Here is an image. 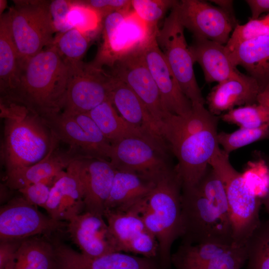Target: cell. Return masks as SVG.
Instances as JSON below:
<instances>
[{"label":"cell","mask_w":269,"mask_h":269,"mask_svg":"<svg viewBox=\"0 0 269 269\" xmlns=\"http://www.w3.org/2000/svg\"><path fill=\"white\" fill-rule=\"evenodd\" d=\"M260 92V87L254 78L238 71L218 83L208 94L206 102L208 110L217 116L236 106L257 104Z\"/></svg>","instance_id":"22"},{"label":"cell","mask_w":269,"mask_h":269,"mask_svg":"<svg viewBox=\"0 0 269 269\" xmlns=\"http://www.w3.org/2000/svg\"><path fill=\"white\" fill-rule=\"evenodd\" d=\"M66 227L73 242L87 257L120 252L104 216L84 211L70 220Z\"/></svg>","instance_id":"20"},{"label":"cell","mask_w":269,"mask_h":269,"mask_svg":"<svg viewBox=\"0 0 269 269\" xmlns=\"http://www.w3.org/2000/svg\"><path fill=\"white\" fill-rule=\"evenodd\" d=\"M82 158L72 161L52 185L44 209L52 219L68 222L84 211V192L80 177Z\"/></svg>","instance_id":"19"},{"label":"cell","mask_w":269,"mask_h":269,"mask_svg":"<svg viewBox=\"0 0 269 269\" xmlns=\"http://www.w3.org/2000/svg\"><path fill=\"white\" fill-rule=\"evenodd\" d=\"M156 182L136 174L116 170L105 210H125L145 199Z\"/></svg>","instance_id":"29"},{"label":"cell","mask_w":269,"mask_h":269,"mask_svg":"<svg viewBox=\"0 0 269 269\" xmlns=\"http://www.w3.org/2000/svg\"><path fill=\"white\" fill-rule=\"evenodd\" d=\"M246 245L247 269H269V222L261 223Z\"/></svg>","instance_id":"36"},{"label":"cell","mask_w":269,"mask_h":269,"mask_svg":"<svg viewBox=\"0 0 269 269\" xmlns=\"http://www.w3.org/2000/svg\"><path fill=\"white\" fill-rule=\"evenodd\" d=\"M147 66L158 89L166 113L184 116L192 109L190 101L182 91L153 36L142 48Z\"/></svg>","instance_id":"18"},{"label":"cell","mask_w":269,"mask_h":269,"mask_svg":"<svg viewBox=\"0 0 269 269\" xmlns=\"http://www.w3.org/2000/svg\"><path fill=\"white\" fill-rule=\"evenodd\" d=\"M64 62L68 67V81L63 113L86 114L109 100L113 79L110 73L91 62Z\"/></svg>","instance_id":"10"},{"label":"cell","mask_w":269,"mask_h":269,"mask_svg":"<svg viewBox=\"0 0 269 269\" xmlns=\"http://www.w3.org/2000/svg\"><path fill=\"white\" fill-rule=\"evenodd\" d=\"M184 28L194 38L226 44L236 23L235 18L205 1L182 0L174 6Z\"/></svg>","instance_id":"14"},{"label":"cell","mask_w":269,"mask_h":269,"mask_svg":"<svg viewBox=\"0 0 269 269\" xmlns=\"http://www.w3.org/2000/svg\"><path fill=\"white\" fill-rule=\"evenodd\" d=\"M269 135V125L255 129L240 128L230 133H218L217 139L223 150L229 154L236 149L247 145Z\"/></svg>","instance_id":"37"},{"label":"cell","mask_w":269,"mask_h":269,"mask_svg":"<svg viewBox=\"0 0 269 269\" xmlns=\"http://www.w3.org/2000/svg\"><path fill=\"white\" fill-rule=\"evenodd\" d=\"M217 125H211L181 141L171 149L177 159L174 167L182 188L197 185L220 147L217 139Z\"/></svg>","instance_id":"13"},{"label":"cell","mask_w":269,"mask_h":269,"mask_svg":"<svg viewBox=\"0 0 269 269\" xmlns=\"http://www.w3.org/2000/svg\"><path fill=\"white\" fill-rule=\"evenodd\" d=\"M57 177L28 185L18 190L27 201L36 207L44 209L51 188Z\"/></svg>","instance_id":"41"},{"label":"cell","mask_w":269,"mask_h":269,"mask_svg":"<svg viewBox=\"0 0 269 269\" xmlns=\"http://www.w3.org/2000/svg\"><path fill=\"white\" fill-rule=\"evenodd\" d=\"M59 142L69 151L83 157L109 161L112 144L86 114L67 115L60 112L41 118Z\"/></svg>","instance_id":"9"},{"label":"cell","mask_w":269,"mask_h":269,"mask_svg":"<svg viewBox=\"0 0 269 269\" xmlns=\"http://www.w3.org/2000/svg\"><path fill=\"white\" fill-rule=\"evenodd\" d=\"M246 2L251 11V19H258L262 13L269 11V0H247Z\"/></svg>","instance_id":"45"},{"label":"cell","mask_w":269,"mask_h":269,"mask_svg":"<svg viewBox=\"0 0 269 269\" xmlns=\"http://www.w3.org/2000/svg\"><path fill=\"white\" fill-rule=\"evenodd\" d=\"M59 142L37 115L29 112L17 119H4L1 159L6 173L41 161Z\"/></svg>","instance_id":"4"},{"label":"cell","mask_w":269,"mask_h":269,"mask_svg":"<svg viewBox=\"0 0 269 269\" xmlns=\"http://www.w3.org/2000/svg\"><path fill=\"white\" fill-rule=\"evenodd\" d=\"M21 73V60L14 43L7 12L0 18V103H6L17 89Z\"/></svg>","instance_id":"27"},{"label":"cell","mask_w":269,"mask_h":269,"mask_svg":"<svg viewBox=\"0 0 269 269\" xmlns=\"http://www.w3.org/2000/svg\"><path fill=\"white\" fill-rule=\"evenodd\" d=\"M49 4L47 0H17L7 11L21 62L53 45L55 31Z\"/></svg>","instance_id":"7"},{"label":"cell","mask_w":269,"mask_h":269,"mask_svg":"<svg viewBox=\"0 0 269 269\" xmlns=\"http://www.w3.org/2000/svg\"><path fill=\"white\" fill-rule=\"evenodd\" d=\"M181 208V243L233 244L225 187L210 165L196 186L182 189Z\"/></svg>","instance_id":"1"},{"label":"cell","mask_w":269,"mask_h":269,"mask_svg":"<svg viewBox=\"0 0 269 269\" xmlns=\"http://www.w3.org/2000/svg\"><path fill=\"white\" fill-rule=\"evenodd\" d=\"M54 259L53 242L47 236H35L22 241L12 269H51Z\"/></svg>","instance_id":"32"},{"label":"cell","mask_w":269,"mask_h":269,"mask_svg":"<svg viewBox=\"0 0 269 269\" xmlns=\"http://www.w3.org/2000/svg\"><path fill=\"white\" fill-rule=\"evenodd\" d=\"M263 18L265 19L266 22L268 23V24L269 25V13L268 14L266 15L265 17H263Z\"/></svg>","instance_id":"49"},{"label":"cell","mask_w":269,"mask_h":269,"mask_svg":"<svg viewBox=\"0 0 269 269\" xmlns=\"http://www.w3.org/2000/svg\"><path fill=\"white\" fill-rule=\"evenodd\" d=\"M81 157L69 150L51 151L41 161L6 173V186L17 191L28 185L55 178L73 160Z\"/></svg>","instance_id":"24"},{"label":"cell","mask_w":269,"mask_h":269,"mask_svg":"<svg viewBox=\"0 0 269 269\" xmlns=\"http://www.w3.org/2000/svg\"><path fill=\"white\" fill-rule=\"evenodd\" d=\"M23 240L0 242V269H12L18 249Z\"/></svg>","instance_id":"44"},{"label":"cell","mask_w":269,"mask_h":269,"mask_svg":"<svg viewBox=\"0 0 269 269\" xmlns=\"http://www.w3.org/2000/svg\"><path fill=\"white\" fill-rule=\"evenodd\" d=\"M72 2L71 0L49 1V11L54 29L57 33H63L72 28L68 20V14Z\"/></svg>","instance_id":"42"},{"label":"cell","mask_w":269,"mask_h":269,"mask_svg":"<svg viewBox=\"0 0 269 269\" xmlns=\"http://www.w3.org/2000/svg\"><path fill=\"white\" fill-rule=\"evenodd\" d=\"M158 29L156 40L179 86L192 105H204L205 101L196 80L194 63L184 35V28L173 7Z\"/></svg>","instance_id":"8"},{"label":"cell","mask_w":269,"mask_h":269,"mask_svg":"<svg viewBox=\"0 0 269 269\" xmlns=\"http://www.w3.org/2000/svg\"><path fill=\"white\" fill-rule=\"evenodd\" d=\"M217 116L212 114L204 105H192L191 111L184 116L168 114L160 127L162 139L171 149L187 137L211 125L218 124Z\"/></svg>","instance_id":"26"},{"label":"cell","mask_w":269,"mask_h":269,"mask_svg":"<svg viewBox=\"0 0 269 269\" xmlns=\"http://www.w3.org/2000/svg\"><path fill=\"white\" fill-rule=\"evenodd\" d=\"M229 154L219 148L209 165L223 182L226 193L233 230V244L246 246L260 226V201L243 175L231 164Z\"/></svg>","instance_id":"5"},{"label":"cell","mask_w":269,"mask_h":269,"mask_svg":"<svg viewBox=\"0 0 269 269\" xmlns=\"http://www.w3.org/2000/svg\"><path fill=\"white\" fill-rule=\"evenodd\" d=\"M112 77L109 101L120 115L129 123L160 144L167 146L156 122L141 101L126 84Z\"/></svg>","instance_id":"23"},{"label":"cell","mask_w":269,"mask_h":269,"mask_svg":"<svg viewBox=\"0 0 269 269\" xmlns=\"http://www.w3.org/2000/svg\"><path fill=\"white\" fill-rule=\"evenodd\" d=\"M178 0H132V8L136 14L151 29L157 31V23L166 11L172 9Z\"/></svg>","instance_id":"38"},{"label":"cell","mask_w":269,"mask_h":269,"mask_svg":"<svg viewBox=\"0 0 269 269\" xmlns=\"http://www.w3.org/2000/svg\"><path fill=\"white\" fill-rule=\"evenodd\" d=\"M157 32L132 8L113 12L103 19L102 42L91 62L98 68L106 66L111 68L125 56L143 48Z\"/></svg>","instance_id":"6"},{"label":"cell","mask_w":269,"mask_h":269,"mask_svg":"<svg viewBox=\"0 0 269 269\" xmlns=\"http://www.w3.org/2000/svg\"><path fill=\"white\" fill-rule=\"evenodd\" d=\"M265 35H269V25L265 19L250 18L247 23L235 26L225 47L229 51L242 43Z\"/></svg>","instance_id":"39"},{"label":"cell","mask_w":269,"mask_h":269,"mask_svg":"<svg viewBox=\"0 0 269 269\" xmlns=\"http://www.w3.org/2000/svg\"><path fill=\"white\" fill-rule=\"evenodd\" d=\"M248 259L246 245L181 243L171 255L175 269H241Z\"/></svg>","instance_id":"15"},{"label":"cell","mask_w":269,"mask_h":269,"mask_svg":"<svg viewBox=\"0 0 269 269\" xmlns=\"http://www.w3.org/2000/svg\"><path fill=\"white\" fill-rule=\"evenodd\" d=\"M158 249L156 238L148 230H146L129 243L125 252L138 254L158 260Z\"/></svg>","instance_id":"40"},{"label":"cell","mask_w":269,"mask_h":269,"mask_svg":"<svg viewBox=\"0 0 269 269\" xmlns=\"http://www.w3.org/2000/svg\"><path fill=\"white\" fill-rule=\"evenodd\" d=\"M143 200L127 210L104 211V217L117 241L120 252H125L130 242L147 230L140 214V206Z\"/></svg>","instance_id":"31"},{"label":"cell","mask_w":269,"mask_h":269,"mask_svg":"<svg viewBox=\"0 0 269 269\" xmlns=\"http://www.w3.org/2000/svg\"><path fill=\"white\" fill-rule=\"evenodd\" d=\"M92 38L77 29L58 33L54 37V45L64 61H81L88 49Z\"/></svg>","instance_id":"34"},{"label":"cell","mask_w":269,"mask_h":269,"mask_svg":"<svg viewBox=\"0 0 269 269\" xmlns=\"http://www.w3.org/2000/svg\"><path fill=\"white\" fill-rule=\"evenodd\" d=\"M7 5V1L5 0H0V15L2 14L3 11Z\"/></svg>","instance_id":"48"},{"label":"cell","mask_w":269,"mask_h":269,"mask_svg":"<svg viewBox=\"0 0 269 269\" xmlns=\"http://www.w3.org/2000/svg\"><path fill=\"white\" fill-rule=\"evenodd\" d=\"M267 167L269 176V162L268 164ZM264 204L269 215V184L268 187L267 192L264 199Z\"/></svg>","instance_id":"47"},{"label":"cell","mask_w":269,"mask_h":269,"mask_svg":"<svg viewBox=\"0 0 269 269\" xmlns=\"http://www.w3.org/2000/svg\"><path fill=\"white\" fill-rule=\"evenodd\" d=\"M166 149L151 139L127 137L112 144L109 161L117 170L156 182L173 168L166 160Z\"/></svg>","instance_id":"11"},{"label":"cell","mask_w":269,"mask_h":269,"mask_svg":"<svg viewBox=\"0 0 269 269\" xmlns=\"http://www.w3.org/2000/svg\"><path fill=\"white\" fill-rule=\"evenodd\" d=\"M86 114L94 121L111 144L127 137H140L151 139L162 145L143 131L126 121L118 114L109 100L103 102Z\"/></svg>","instance_id":"30"},{"label":"cell","mask_w":269,"mask_h":269,"mask_svg":"<svg viewBox=\"0 0 269 269\" xmlns=\"http://www.w3.org/2000/svg\"><path fill=\"white\" fill-rule=\"evenodd\" d=\"M84 1L95 9L103 19L113 12L132 8V2L130 0H87Z\"/></svg>","instance_id":"43"},{"label":"cell","mask_w":269,"mask_h":269,"mask_svg":"<svg viewBox=\"0 0 269 269\" xmlns=\"http://www.w3.org/2000/svg\"><path fill=\"white\" fill-rule=\"evenodd\" d=\"M53 244L54 259L51 269H163L154 259L122 252L90 258L57 241Z\"/></svg>","instance_id":"17"},{"label":"cell","mask_w":269,"mask_h":269,"mask_svg":"<svg viewBox=\"0 0 269 269\" xmlns=\"http://www.w3.org/2000/svg\"><path fill=\"white\" fill-rule=\"evenodd\" d=\"M68 81V67L52 45L21 62L19 85L9 101L41 118L63 110Z\"/></svg>","instance_id":"2"},{"label":"cell","mask_w":269,"mask_h":269,"mask_svg":"<svg viewBox=\"0 0 269 269\" xmlns=\"http://www.w3.org/2000/svg\"><path fill=\"white\" fill-rule=\"evenodd\" d=\"M211 1L214 2L218 6V7L235 17L233 14V0H215Z\"/></svg>","instance_id":"46"},{"label":"cell","mask_w":269,"mask_h":269,"mask_svg":"<svg viewBox=\"0 0 269 269\" xmlns=\"http://www.w3.org/2000/svg\"><path fill=\"white\" fill-rule=\"evenodd\" d=\"M181 194V182L174 167L156 182L140 206L144 225L158 241V260L163 269L171 267L172 244L182 234Z\"/></svg>","instance_id":"3"},{"label":"cell","mask_w":269,"mask_h":269,"mask_svg":"<svg viewBox=\"0 0 269 269\" xmlns=\"http://www.w3.org/2000/svg\"><path fill=\"white\" fill-rule=\"evenodd\" d=\"M68 20L72 28L78 29L93 39L102 29V16L84 0H72Z\"/></svg>","instance_id":"33"},{"label":"cell","mask_w":269,"mask_h":269,"mask_svg":"<svg viewBox=\"0 0 269 269\" xmlns=\"http://www.w3.org/2000/svg\"><path fill=\"white\" fill-rule=\"evenodd\" d=\"M228 52L234 66L243 67L258 82L261 92L269 85V35L245 42Z\"/></svg>","instance_id":"28"},{"label":"cell","mask_w":269,"mask_h":269,"mask_svg":"<svg viewBox=\"0 0 269 269\" xmlns=\"http://www.w3.org/2000/svg\"><path fill=\"white\" fill-rule=\"evenodd\" d=\"M141 49L125 56L110 73L126 84L137 95L156 122L159 130L166 113L157 85L147 66ZM160 132V131H159Z\"/></svg>","instance_id":"16"},{"label":"cell","mask_w":269,"mask_h":269,"mask_svg":"<svg viewBox=\"0 0 269 269\" xmlns=\"http://www.w3.org/2000/svg\"><path fill=\"white\" fill-rule=\"evenodd\" d=\"M116 169L106 159L85 157L81 159L80 177L84 211L104 216Z\"/></svg>","instance_id":"21"},{"label":"cell","mask_w":269,"mask_h":269,"mask_svg":"<svg viewBox=\"0 0 269 269\" xmlns=\"http://www.w3.org/2000/svg\"><path fill=\"white\" fill-rule=\"evenodd\" d=\"M224 122L240 128L255 129L269 125V106L255 104L234 108L221 117Z\"/></svg>","instance_id":"35"},{"label":"cell","mask_w":269,"mask_h":269,"mask_svg":"<svg viewBox=\"0 0 269 269\" xmlns=\"http://www.w3.org/2000/svg\"><path fill=\"white\" fill-rule=\"evenodd\" d=\"M194 62L201 66L207 83H218L238 70L233 64L225 45L203 38H194L189 46Z\"/></svg>","instance_id":"25"},{"label":"cell","mask_w":269,"mask_h":269,"mask_svg":"<svg viewBox=\"0 0 269 269\" xmlns=\"http://www.w3.org/2000/svg\"><path fill=\"white\" fill-rule=\"evenodd\" d=\"M66 225L44 215L21 196L12 198L0 207V241L48 236Z\"/></svg>","instance_id":"12"}]
</instances>
